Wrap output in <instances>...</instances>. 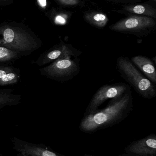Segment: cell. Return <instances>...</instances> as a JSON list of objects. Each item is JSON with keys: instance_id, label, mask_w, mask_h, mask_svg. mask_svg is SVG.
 I'll return each mask as SVG.
<instances>
[{"instance_id": "obj_15", "label": "cell", "mask_w": 156, "mask_h": 156, "mask_svg": "<svg viewBox=\"0 0 156 156\" xmlns=\"http://www.w3.org/2000/svg\"><path fill=\"white\" fill-rule=\"evenodd\" d=\"M46 15L56 24L64 25L72 17V13L62 9H53L46 13Z\"/></svg>"}, {"instance_id": "obj_9", "label": "cell", "mask_w": 156, "mask_h": 156, "mask_svg": "<svg viewBox=\"0 0 156 156\" xmlns=\"http://www.w3.org/2000/svg\"><path fill=\"white\" fill-rule=\"evenodd\" d=\"M81 53L70 44L61 42L41 55L35 63L39 66H43L61 58L79 55Z\"/></svg>"}, {"instance_id": "obj_17", "label": "cell", "mask_w": 156, "mask_h": 156, "mask_svg": "<svg viewBox=\"0 0 156 156\" xmlns=\"http://www.w3.org/2000/svg\"><path fill=\"white\" fill-rule=\"evenodd\" d=\"M57 5L65 8H75L84 5L83 2L79 0H55Z\"/></svg>"}, {"instance_id": "obj_1", "label": "cell", "mask_w": 156, "mask_h": 156, "mask_svg": "<svg viewBox=\"0 0 156 156\" xmlns=\"http://www.w3.org/2000/svg\"><path fill=\"white\" fill-rule=\"evenodd\" d=\"M131 90L123 96L112 99L107 106L91 115H83L79 129L85 133H93L111 127L125 120L133 109Z\"/></svg>"}, {"instance_id": "obj_7", "label": "cell", "mask_w": 156, "mask_h": 156, "mask_svg": "<svg viewBox=\"0 0 156 156\" xmlns=\"http://www.w3.org/2000/svg\"><path fill=\"white\" fill-rule=\"evenodd\" d=\"M119 156H156V136L151 134L133 141Z\"/></svg>"}, {"instance_id": "obj_18", "label": "cell", "mask_w": 156, "mask_h": 156, "mask_svg": "<svg viewBox=\"0 0 156 156\" xmlns=\"http://www.w3.org/2000/svg\"><path fill=\"white\" fill-rule=\"evenodd\" d=\"M108 1L117 4H125L124 5H126L136 3L140 2V0H108Z\"/></svg>"}, {"instance_id": "obj_3", "label": "cell", "mask_w": 156, "mask_h": 156, "mask_svg": "<svg viewBox=\"0 0 156 156\" xmlns=\"http://www.w3.org/2000/svg\"><path fill=\"white\" fill-rule=\"evenodd\" d=\"M117 67L122 77L140 96L145 99H152L156 96V87L136 68L127 57H119Z\"/></svg>"}, {"instance_id": "obj_8", "label": "cell", "mask_w": 156, "mask_h": 156, "mask_svg": "<svg viewBox=\"0 0 156 156\" xmlns=\"http://www.w3.org/2000/svg\"><path fill=\"white\" fill-rule=\"evenodd\" d=\"M12 143L14 150L27 156H66L54 151L44 144L28 142L16 137L12 138Z\"/></svg>"}, {"instance_id": "obj_21", "label": "cell", "mask_w": 156, "mask_h": 156, "mask_svg": "<svg viewBox=\"0 0 156 156\" xmlns=\"http://www.w3.org/2000/svg\"><path fill=\"white\" fill-rule=\"evenodd\" d=\"M83 156H94V155H91V154H84V155H83Z\"/></svg>"}, {"instance_id": "obj_20", "label": "cell", "mask_w": 156, "mask_h": 156, "mask_svg": "<svg viewBox=\"0 0 156 156\" xmlns=\"http://www.w3.org/2000/svg\"><path fill=\"white\" fill-rule=\"evenodd\" d=\"M17 156H27L26 155H24V154H22V153H18L17 154Z\"/></svg>"}, {"instance_id": "obj_16", "label": "cell", "mask_w": 156, "mask_h": 156, "mask_svg": "<svg viewBox=\"0 0 156 156\" xmlns=\"http://www.w3.org/2000/svg\"><path fill=\"white\" fill-rule=\"evenodd\" d=\"M20 57L18 53L6 47L0 46V63L12 62Z\"/></svg>"}, {"instance_id": "obj_11", "label": "cell", "mask_w": 156, "mask_h": 156, "mask_svg": "<svg viewBox=\"0 0 156 156\" xmlns=\"http://www.w3.org/2000/svg\"><path fill=\"white\" fill-rule=\"evenodd\" d=\"M134 64L151 82L156 83V71L153 62L150 58L142 55H136L131 58Z\"/></svg>"}, {"instance_id": "obj_19", "label": "cell", "mask_w": 156, "mask_h": 156, "mask_svg": "<svg viewBox=\"0 0 156 156\" xmlns=\"http://www.w3.org/2000/svg\"><path fill=\"white\" fill-rule=\"evenodd\" d=\"M13 3V0H0V6H7Z\"/></svg>"}, {"instance_id": "obj_12", "label": "cell", "mask_w": 156, "mask_h": 156, "mask_svg": "<svg viewBox=\"0 0 156 156\" xmlns=\"http://www.w3.org/2000/svg\"><path fill=\"white\" fill-rule=\"evenodd\" d=\"M20 76V69L7 64L0 65V86L17 83Z\"/></svg>"}, {"instance_id": "obj_14", "label": "cell", "mask_w": 156, "mask_h": 156, "mask_svg": "<svg viewBox=\"0 0 156 156\" xmlns=\"http://www.w3.org/2000/svg\"><path fill=\"white\" fill-rule=\"evenodd\" d=\"M13 89H0V110L6 107L14 106L20 103V95L15 94Z\"/></svg>"}, {"instance_id": "obj_6", "label": "cell", "mask_w": 156, "mask_h": 156, "mask_svg": "<svg viewBox=\"0 0 156 156\" xmlns=\"http://www.w3.org/2000/svg\"><path fill=\"white\" fill-rule=\"evenodd\" d=\"M130 90L129 87L125 83L106 85L101 87L93 96L83 115L95 113L99 109L100 106L107 100L121 98Z\"/></svg>"}, {"instance_id": "obj_4", "label": "cell", "mask_w": 156, "mask_h": 156, "mask_svg": "<svg viewBox=\"0 0 156 156\" xmlns=\"http://www.w3.org/2000/svg\"><path fill=\"white\" fill-rule=\"evenodd\" d=\"M109 29L113 31L143 37L156 30V20L146 16H129L110 25Z\"/></svg>"}, {"instance_id": "obj_5", "label": "cell", "mask_w": 156, "mask_h": 156, "mask_svg": "<svg viewBox=\"0 0 156 156\" xmlns=\"http://www.w3.org/2000/svg\"><path fill=\"white\" fill-rule=\"evenodd\" d=\"M41 75L55 81L67 82L78 74L80 66L78 61L72 60L71 56L61 58L45 67L40 68Z\"/></svg>"}, {"instance_id": "obj_13", "label": "cell", "mask_w": 156, "mask_h": 156, "mask_svg": "<svg viewBox=\"0 0 156 156\" xmlns=\"http://www.w3.org/2000/svg\"><path fill=\"white\" fill-rule=\"evenodd\" d=\"M83 18L88 24L98 29L105 27L109 20L106 14L98 11H86L84 13Z\"/></svg>"}, {"instance_id": "obj_2", "label": "cell", "mask_w": 156, "mask_h": 156, "mask_svg": "<svg viewBox=\"0 0 156 156\" xmlns=\"http://www.w3.org/2000/svg\"><path fill=\"white\" fill-rule=\"evenodd\" d=\"M42 45L41 39L23 23L5 22L0 24V46L22 56L30 55Z\"/></svg>"}, {"instance_id": "obj_10", "label": "cell", "mask_w": 156, "mask_h": 156, "mask_svg": "<svg viewBox=\"0 0 156 156\" xmlns=\"http://www.w3.org/2000/svg\"><path fill=\"white\" fill-rule=\"evenodd\" d=\"M121 14L129 16H146L156 19V9L150 4L147 3L123 5L121 9L115 11Z\"/></svg>"}]
</instances>
